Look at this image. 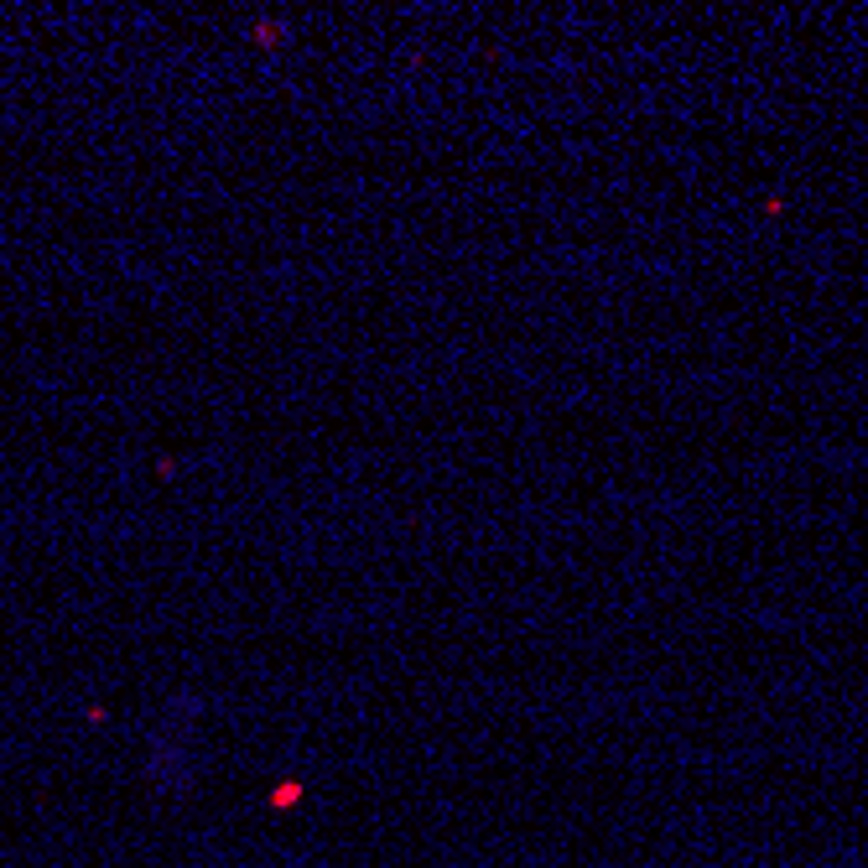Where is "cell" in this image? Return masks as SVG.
Wrapping results in <instances>:
<instances>
[{
    "instance_id": "obj_2",
    "label": "cell",
    "mask_w": 868,
    "mask_h": 868,
    "mask_svg": "<svg viewBox=\"0 0 868 868\" xmlns=\"http://www.w3.org/2000/svg\"><path fill=\"white\" fill-rule=\"evenodd\" d=\"M276 37H281V26H276V21H255V42H260V47H271Z\"/></svg>"
},
{
    "instance_id": "obj_1",
    "label": "cell",
    "mask_w": 868,
    "mask_h": 868,
    "mask_svg": "<svg viewBox=\"0 0 868 868\" xmlns=\"http://www.w3.org/2000/svg\"><path fill=\"white\" fill-rule=\"evenodd\" d=\"M302 796H307V785H302V780H281L276 791H271V806H276V811H286V806H297Z\"/></svg>"
}]
</instances>
